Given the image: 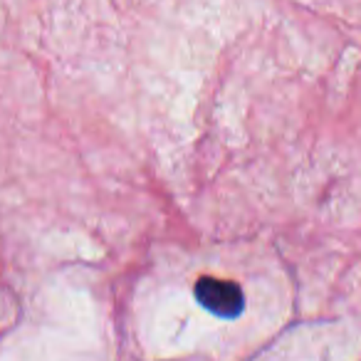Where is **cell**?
<instances>
[{
	"label": "cell",
	"mask_w": 361,
	"mask_h": 361,
	"mask_svg": "<svg viewBox=\"0 0 361 361\" xmlns=\"http://www.w3.org/2000/svg\"><path fill=\"white\" fill-rule=\"evenodd\" d=\"M196 297L208 312L223 317V319H235L245 310V300L235 282L216 280V277H201L196 282Z\"/></svg>",
	"instance_id": "cell-1"
}]
</instances>
